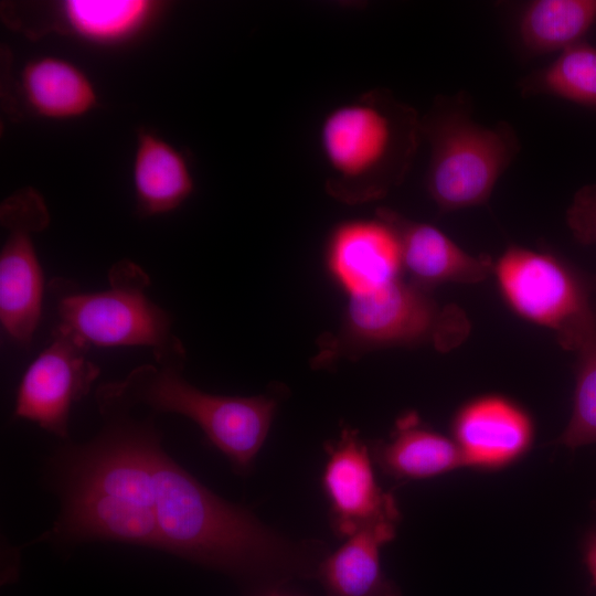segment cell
<instances>
[{
	"label": "cell",
	"instance_id": "cell-1",
	"mask_svg": "<svg viewBox=\"0 0 596 596\" xmlns=\"http://www.w3.org/2000/svg\"><path fill=\"white\" fill-rule=\"evenodd\" d=\"M97 400L104 427L91 441L68 444L51 459L62 502L47 536L62 542L115 541L161 550L149 444L151 421Z\"/></svg>",
	"mask_w": 596,
	"mask_h": 596
},
{
	"label": "cell",
	"instance_id": "cell-2",
	"mask_svg": "<svg viewBox=\"0 0 596 596\" xmlns=\"http://www.w3.org/2000/svg\"><path fill=\"white\" fill-rule=\"evenodd\" d=\"M419 137L417 111L386 89L331 109L319 134L327 191L349 204L384 196L407 174Z\"/></svg>",
	"mask_w": 596,
	"mask_h": 596
},
{
	"label": "cell",
	"instance_id": "cell-3",
	"mask_svg": "<svg viewBox=\"0 0 596 596\" xmlns=\"http://www.w3.org/2000/svg\"><path fill=\"white\" fill-rule=\"evenodd\" d=\"M181 371L140 365L124 380L100 385L96 396L129 409L146 405L156 413L185 416L199 425L236 472H248L268 435L277 401L269 395L210 394L188 383Z\"/></svg>",
	"mask_w": 596,
	"mask_h": 596
},
{
	"label": "cell",
	"instance_id": "cell-4",
	"mask_svg": "<svg viewBox=\"0 0 596 596\" xmlns=\"http://www.w3.org/2000/svg\"><path fill=\"white\" fill-rule=\"evenodd\" d=\"M421 134L430 148L426 188L441 212L486 203L520 151L511 125L477 123L462 94L439 96L421 118Z\"/></svg>",
	"mask_w": 596,
	"mask_h": 596
},
{
	"label": "cell",
	"instance_id": "cell-5",
	"mask_svg": "<svg viewBox=\"0 0 596 596\" xmlns=\"http://www.w3.org/2000/svg\"><path fill=\"white\" fill-rule=\"evenodd\" d=\"M109 288L81 292L54 280L58 328L86 347H148L160 366L182 369L185 351L172 333L171 316L146 295L147 273L123 259L108 273Z\"/></svg>",
	"mask_w": 596,
	"mask_h": 596
},
{
	"label": "cell",
	"instance_id": "cell-6",
	"mask_svg": "<svg viewBox=\"0 0 596 596\" xmlns=\"http://www.w3.org/2000/svg\"><path fill=\"white\" fill-rule=\"evenodd\" d=\"M492 273L510 308L552 330L565 350L575 353L596 338V276L519 246L505 249Z\"/></svg>",
	"mask_w": 596,
	"mask_h": 596
},
{
	"label": "cell",
	"instance_id": "cell-7",
	"mask_svg": "<svg viewBox=\"0 0 596 596\" xmlns=\"http://www.w3.org/2000/svg\"><path fill=\"white\" fill-rule=\"evenodd\" d=\"M457 306H439L423 288L401 278L373 291L350 296L343 334L358 348L429 342L449 351L469 333Z\"/></svg>",
	"mask_w": 596,
	"mask_h": 596
},
{
	"label": "cell",
	"instance_id": "cell-8",
	"mask_svg": "<svg viewBox=\"0 0 596 596\" xmlns=\"http://www.w3.org/2000/svg\"><path fill=\"white\" fill-rule=\"evenodd\" d=\"M8 230L0 252V321L20 345L28 347L41 318L43 274L33 235L50 222L42 196L23 189L6 199L0 210Z\"/></svg>",
	"mask_w": 596,
	"mask_h": 596
},
{
	"label": "cell",
	"instance_id": "cell-9",
	"mask_svg": "<svg viewBox=\"0 0 596 596\" xmlns=\"http://www.w3.org/2000/svg\"><path fill=\"white\" fill-rule=\"evenodd\" d=\"M52 336L21 379L14 416L66 439L71 407L88 394L100 370L88 359L89 348L73 336L58 328Z\"/></svg>",
	"mask_w": 596,
	"mask_h": 596
},
{
	"label": "cell",
	"instance_id": "cell-10",
	"mask_svg": "<svg viewBox=\"0 0 596 596\" xmlns=\"http://www.w3.org/2000/svg\"><path fill=\"white\" fill-rule=\"evenodd\" d=\"M326 451L322 488L333 533L345 540L365 528L398 525L397 502L379 486L369 445L359 432L343 427L339 438L326 445Z\"/></svg>",
	"mask_w": 596,
	"mask_h": 596
},
{
	"label": "cell",
	"instance_id": "cell-11",
	"mask_svg": "<svg viewBox=\"0 0 596 596\" xmlns=\"http://www.w3.org/2000/svg\"><path fill=\"white\" fill-rule=\"evenodd\" d=\"M451 435L466 468L494 471L517 462L530 450L534 424L515 402L501 395H482L457 411Z\"/></svg>",
	"mask_w": 596,
	"mask_h": 596
},
{
	"label": "cell",
	"instance_id": "cell-12",
	"mask_svg": "<svg viewBox=\"0 0 596 596\" xmlns=\"http://www.w3.org/2000/svg\"><path fill=\"white\" fill-rule=\"evenodd\" d=\"M327 263L348 296L373 291L400 278L401 245L383 219L340 224L327 246Z\"/></svg>",
	"mask_w": 596,
	"mask_h": 596
},
{
	"label": "cell",
	"instance_id": "cell-13",
	"mask_svg": "<svg viewBox=\"0 0 596 596\" xmlns=\"http://www.w3.org/2000/svg\"><path fill=\"white\" fill-rule=\"evenodd\" d=\"M377 215L395 230L403 268L423 288L444 283H479L492 272L493 263L488 256L469 254L430 224L411 221L387 209L379 210Z\"/></svg>",
	"mask_w": 596,
	"mask_h": 596
},
{
	"label": "cell",
	"instance_id": "cell-14",
	"mask_svg": "<svg viewBox=\"0 0 596 596\" xmlns=\"http://www.w3.org/2000/svg\"><path fill=\"white\" fill-rule=\"evenodd\" d=\"M375 466L396 480H422L465 467L453 440L425 426L414 412L402 415L387 440L369 444Z\"/></svg>",
	"mask_w": 596,
	"mask_h": 596
},
{
	"label": "cell",
	"instance_id": "cell-15",
	"mask_svg": "<svg viewBox=\"0 0 596 596\" xmlns=\"http://www.w3.org/2000/svg\"><path fill=\"white\" fill-rule=\"evenodd\" d=\"M397 525L365 528L324 557L316 579L326 596H402L382 570L380 550L396 536Z\"/></svg>",
	"mask_w": 596,
	"mask_h": 596
},
{
	"label": "cell",
	"instance_id": "cell-16",
	"mask_svg": "<svg viewBox=\"0 0 596 596\" xmlns=\"http://www.w3.org/2000/svg\"><path fill=\"white\" fill-rule=\"evenodd\" d=\"M131 173L140 216L159 215L178 209L194 189L193 175L184 155L146 128L137 134Z\"/></svg>",
	"mask_w": 596,
	"mask_h": 596
},
{
	"label": "cell",
	"instance_id": "cell-17",
	"mask_svg": "<svg viewBox=\"0 0 596 596\" xmlns=\"http://www.w3.org/2000/svg\"><path fill=\"white\" fill-rule=\"evenodd\" d=\"M22 97L32 113L54 120L84 116L97 105L88 76L72 62L42 56L30 61L21 73Z\"/></svg>",
	"mask_w": 596,
	"mask_h": 596
},
{
	"label": "cell",
	"instance_id": "cell-18",
	"mask_svg": "<svg viewBox=\"0 0 596 596\" xmlns=\"http://www.w3.org/2000/svg\"><path fill=\"white\" fill-rule=\"evenodd\" d=\"M596 22V0H535L523 12L519 34L532 53L562 52L583 41Z\"/></svg>",
	"mask_w": 596,
	"mask_h": 596
},
{
	"label": "cell",
	"instance_id": "cell-19",
	"mask_svg": "<svg viewBox=\"0 0 596 596\" xmlns=\"http://www.w3.org/2000/svg\"><path fill=\"white\" fill-rule=\"evenodd\" d=\"M148 0H67L60 6L62 22L79 38L99 44L127 40L157 12Z\"/></svg>",
	"mask_w": 596,
	"mask_h": 596
},
{
	"label": "cell",
	"instance_id": "cell-20",
	"mask_svg": "<svg viewBox=\"0 0 596 596\" xmlns=\"http://www.w3.org/2000/svg\"><path fill=\"white\" fill-rule=\"evenodd\" d=\"M523 94L550 95L596 111V46L576 43L547 66L526 76Z\"/></svg>",
	"mask_w": 596,
	"mask_h": 596
},
{
	"label": "cell",
	"instance_id": "cell-21",
	"mask_svg": "<svg viewBox=\"0 0 596 596\" xmlns=\"http://www.w3.org/2000/svg\"><path fill=\"white\" fill-rule=\"evenodd\" d=\"M571 418L556 443L576 449L596 443V338L576 352Z\"/></svg>",
	"mask_w": 596,
	"mask_h": 596
},
{
	"label": "cell",
	"instance_id": "cell-22",
	"mask_svg": "<svg viewBox=\"0 0 596 596\" xmlns=\"http://www.w3.org/2000/svg\"><path fill=\"white\" fill-rule=\"evenodd\" d=\"M566 223L581 244L596 243V183L578 189L566 210Z\"/></svg>",
	"mask_w": 596,
	"mask_h": 596
},
{
	"label": "cell",
	"instance_id": "cell-23",
	"mask_svg": "<svg viewBox=\"0 0 596 596\" xmlns=\"http://www.w3.org/2000/svg\"><path fill=\"white\" fill-rule=\"evenodd\" d=\"M584 561L596 587V529L592 530L584 545Z\"/></svg>",
	"mask_w": 596,
	"mask_h": 596
}]
</instances>
